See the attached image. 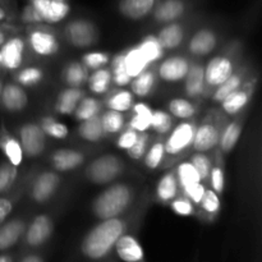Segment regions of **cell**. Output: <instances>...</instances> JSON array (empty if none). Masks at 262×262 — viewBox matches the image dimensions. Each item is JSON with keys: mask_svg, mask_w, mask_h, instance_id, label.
I'll list each match as a JSON object with an SVG mask.
<instances>
[{"mask_svg": "<svg viewBox=\"0 0 262 262\" xmlns=\"http://www.w3.org/2000/svg\"><path fill=\"white\" fill-rule=\"evenodd\" d=\"M158 82V74L155 71L147 68L142 73L130 81V92L138 97H147L154 91Z\"/></svg>", "mask_w": 262, "mask_h": 262, "instance_id": "28", "label": "cell"}, {"mask_svg": "<svg viewBox=\"0 0 262 262\" xmlns=\"http://www.w3.org/2000/svg\"><path fill=\"white\" fill-rule=\"evenodd\" d=\"M156 199L160 204H170L179 194L178 179H177L176 170H170L161 176V178L156 184Z\"/></svg>", "mask_w": 262, "mask_h": 262, "instance_id": "25", "label": "cell"}, {"mask_svg": "<svg viewBox=\"0 0 262 262\" xmlns=\"http://www.w3.org/2000/svg\"><path fill=\"white\" fill-rule=\"evenodd\" d=\"M209 183L212 191L219 194V196H222L225 189V174L224 169L219 163L216 165H212L211 171H210Z\"/></svg>", "mask_w": 262, "mask_h": 262, "instance_id": "52", "label": "cell"}, {"mask_svg": "<svg viewBox=\"0 0 262 262\" xmlns=\"http://www.w3.org/2000/svg\"><path fill=\"white\" fill-rule=\"evenodd\" d=\"M100 119H101V125L105 135H115L124 129L125 117L123 115V113L107 109L104 114L100 115Z\"/></svg>", "mask_w": 262, "mask_h": 262, "instance_id": "41", "label": "cell"}, {"mask_svg": "<svg viewBox=\"0 0 262 262\" xmlns=\"http://www.w3.org/2000/svg\"><path fill=\"white\" fill-rule=\"evenodd\" d=\"M199 206L201 207L202 211H204L210 219H212V217L216 216V215L219 214L220 209H222L220 196L217 193H215L211 188H206L204 197H202Z\"/></svg>", "mask_w": 262, "mask_h": 262, "instance_id": "46", "label": "cell"}, {"mask_svg": "<svg viewBox=\"0 0 262 262\" xmlns=\"http://www.w3.org/2000/svg\"><path fill=\"white\" fill-rule=\"evenodd\" d=\"M20 191H18V193L8 192V193L0 196V225L7 222L8 217L10 216V214L13 212V209H14L15 202L18 201Z\"/></svg>", "mask_w": 262, "mask_h": 262, "instance_id": "51", "label": "cell"}, {"mask_svg": "<svg viewBox=\"0 0 262 262\" xmlns=\"http://www.w3.org/2000/svg\"><path fill=\"white\" fill-rule=\"evenodd\" d=\"M138 48H140L141 53L143 54V56H145V59L148 61L150 66L161 60L164 58V53H165V50L160 45L155 35L145 36L141 40V42L138 43Z\"/></svg>", "mask_w": 262, "mask_h": 262, "instance_id": "36", "label": "cell"}, {"mask_svg": "<svg viewBox=\"0 0 262 262\" xmlns=\"http://www.w3.org/2000/svg\"><path fill=\"white\" fill-rule=\"evenodd\" d=\"M7 32H5L4 30H3L2 27H0V46L3 45V43L5 42V41H7Z\"/></svg>", "mask_w": 262, "mask_h": 262, "instance_id": "57", "label": "cell"}, {"mask_svg": "<svg viewBox=\"0 0 262 262\" xmlns=\"http://www.w3.org/2000/svg\"><path fill=\"white\" fill-rule=\"evenodd\" d=\"M256 86H257V78H251L247 82L245 81V83L239 89H237L232 94L228 95L220 102L223 107V112L227 113L228 115L239 114L250 104L251 99H252L253 94L256 91Z\"/></svg>", "mask_w": 262, "mask_h": 262, "instance_id": "11", "label": "cell"}, {"mask_svg": "<svg viewBox=\"0 0 262 262\" xmlns=\"http://www.w3.org/2000/svg\"><path fill=\"white\" fill-rule=\"evenodd\" d=\"M196 128L197 123L189 119H186L184 122L179 123L177 127H174L164 143L165 154L170 156L181 155L187 148L192 147Z\"/></svg>", "mask_w": 262, "mask_h": 262, "instance_id": "6", "label": "cell"}, {"mask_svg": "<svg viewBox=\"0 0 262 262\" xmlns=\"http://www.w3.org/2000/svg\"><path fill=\"white\" fill-rule=\"evenodd\" d=\"M245 79L246 71H242V69H241V71L234 72L229 78L225 79L219 87H216V89L212 91V100H214L215 102H222L228 95H230L233 91L239 89V87L245 83Z\"/></svg>", "mask_w": 262, "mask_h": 262, "instance_id": "33", "label": "cell"}, {"mask_svg": "<svg viewBox=\"0 0 262 262\" xmlns=\"http://www.w3.org/2000/svg\"><path fill=\"white\" fill-rule=\"evenodd\" d=\"M127 230V222L120 217L101 220L86 234L82 252L91 260H101L114 248L115 243Z\"/></svg>", "mask_w": 262, "mask_h": 262, "instance_id": "1", "label": "cell"}, {"mask_svg": "<svg viewBox=\"0 0 262 262\" xmlns=\"http://www.w3.org/2000/svg\"><path fill=\"white\" fill-rule=\"evenodd\" d=\"M84 91L78 87H67L58 95L55 102V112L61 115H72L77 105L84 97Z\"/></svg>", "mask_w": 262, "mask_h": 262, "instance_id": "27", "label": "cell"}, {"mask_svg": "<svg viewBox=\"0 0 262 262\" xmlns=\"http://www.w3.org/2000/svg\"><path fill=\"white\" fill-rule=\"evenodd\" d=\"M135 104V96L128 90H118L114 91L105 101V106L115 112L125 113L132 109Z\"/></svg>", "mask_w": 262, "mask_h": 262, "instance_id": "37", "label": "cell"}, {"mask_svg": "<svg viewBox=\"0 0 262 262\" xmlns=\"http://www.w3.org/2000/svg\"><path fill=\"white\" fill-rule=\"evenodd\" d=\"M138 135H140V133H138L137 130L127 127L124 130L120 132L119 137H118L117 142H115L117 143V147L120 148V150H129V148L135 145L136 141H137Z\"/></svg>", "mask_w": 262, "mask_h": 262, "instance_id": "54", "label": "cell"}, {"mask_svg": "<svg viewBox=\"0 0 262 262\" xmlns=\"http://www.w3.org/2000/svg\"><path fill=\"white\" fill-rule=\"evenodd\" d=\"M165 156V148H164V142L158 141L154 143L150 148H147L145 156H143V163L146 168L155 170L161 165Z\"/></svg>", "mask_w": 262, "mask_h": 262, "instance_id": "47", "label": "cell"}, {"mask_svg": "<svg viewBox=\"0 0 262 262\" xmlns=\"http://www.w3.org/2000/svg\"><path fill=\"white\" fill-rule=\"evenodd\" d=\"M77 130H78L79 137L87 142H100L106 136L102 129L100 114L87 120H82Z\"/></svg>", "mask_w": 262, "mask_h": 262, "instance_id": "32", "label": "cell"}, {"mask_svg": "<svg viewBox=\"0 0 262 262\" xmlns=\"http://www.w3.org/2000/svg\"><path fill=\"white\" fill-rule=\"evenodd\" d=\"M7 17H8L7 10H5L4 8H3V5L0 4V22H3L4 19H7Z\"/></svg>", "mask_w": 262, "mask_h": 262, "instance_id": "58", "label": "cell"}, {"mask_svg": "<svg viewBox=\"0 0 262 262\" xmlns=\"http://www.w3.org/2000/svg\"><path fill=\"white\" fill-rule=\"evenodd\" d=\"M20 19L25 23H28V25H37V23H41L37 13H36V10L33 9L31 4H27L23 8L22 13H20Z\"/></svg>", "mask_w": 262, "mask_h": 262, "instance_id": "55", "label": "cell"}, {"mask_svg": "<svg viewBox=\"0 0 262 262\" xmlns=\"http://www.w3.org/2000/svg\"><path fill=\"white\" fill-rule=\"evenodd\" d=\"M19 142L22 146L23 154L27 158H38L45 151L46 135L37 123H25L18 129Z\"/></svg>", "mask_w": 262, "mask_h": 262, "instance_id": "7", "label": "cell"}, {"mask_svg": "<svg viewBox=\"0 0 262 262\" xmlns=\"http://www.w3.org/2000/svg\"><path fill=\"white\" fill-rule=\"evenodd\" d=\"M0 262H13L9 255H0Z\"/></svg>", "mask_w": 262, "mask_h": 262, "instance_id": "59", "label": "cell"}, {"mask_svg": "<svg viewBox=\"0 0 262 262\" xmlns=\"http://www.w3.org/2000/svg\"><path fill=\"white\" fill-rule=\"evenodd\" d=\"M89 89L92 94L104 95L109 92L110 86H112V72L107 68H100L94 71V73L90 74L89 79Z\"/></svg>", "mask_w": 262, "mask_h": 262, "instance_id": "35", "label": "cell"}, {"mask_svg": "<svg viewBox=\"0 0 262 262\" xmlns=\"http://www.w3.org/2000/svg\"><path fill=\"white\" fill-rule=\"evenodd\" d=\"M28 4L36 10L41 23L49 25L61 22L71 12L68 0H30Z\"/></svg>", "mask_w": 262, "mask_h": 262, "instance_id": "9", "label": "cell"}, {"mask_svg": "<svg viewBox=\"0 0 262 262\" xmlns=\"http://www.w3.org/2000/svg\"><path fill=\"white\" fill-rule=\"evenodd\" d=\"M89 76V69L78 61L69 63L63 73L64 82L68 84V87H78V89H81V86L87 83Z\"/></svg>", "mask_w": 262, "mask_h": 262, "instance_id": "34", "label": "cell"}, {"mask_svg": "<svg viewBox=\"0 0 262 262\" xmlns=\"http://www.w3.org/2000/svg\"><path fill=\"white\" fill-rule=\"evenodd\" d=\"M0 69H3L2 68V53H0Z\"/></svg>", "mask_w": 262, "mask_h": 262, "instance_id": "61", "label": "cell"}, {"mask_svg": "<svg viewBox=\"0 0 262 262\" xmlns=\"http://www.w3.org/2000/svg\"><path fill=\"white\" fill-rule=\"evenodd\" d=\"M235 72V63L233 56H214L205 67V92L209 96L210 92L219 87L225 79L229 78Z\"/></svg>", "mask_w": 262, "mask_h": 262, "instance_id": "4", "label": "cell"}, {"mask_svg": "<svg viewBox=\"0 0 262 262\" xmlns=\"http://www.w3.org/2000/svg\"><path fill=\"white\" fill-rule=\"evenodd\" d=\"M20 262H43V261H42V258L38 257V256L32 255V256H27V257L23 258Z\"/></svg>", "mask_w": 262, "mask_h": 262, "instance_id": "56", "label": "cell"}, {"mask_svg": "<svg viewBox=\"0 0 262 262\" xmlns=\"http://www.w3.org/2000/svg\"><path fill=\"white\" fill-rule=\"evenodd\" d=\"M184 81V91L189 99H197L205 92V67L193 63L189 67Z\"/></svg>", "mask_w": 262, "mask_h": 262, "instance_id": "24", "label": "cell"}, {"mask_svg": "<svg viewBox=\"0 0 262 262\" xmlns=\"http://www.w3.org/2000/svg\"><path fill=\"white\" fill-rule=\"evenodd\" d=\"M110 63H112V82L117 87H125L130 83L132 78L128 76L127 69H125L124 64V53H119L115 56H113V59H110Z\"/></svg>", "mask_w": 262, "mask_h": 262, "instance_id": "40", "label": "cell"}, {"mask_svg": "<svg viewBox=\"0 0 262 262\" xmlns=\"http://www.w3.org/2000/svg\"><path fill=\"white\" fill-rule=\"evenodd\" d=\"M174 118L165 110H152V118H151V127L155 132L160 135L170 132L173 129Z\"/></svg>", "mask_w": 262, "mask_h": 262, "instance_id": "45", "label": "cell"}, {"mask_svg": "<svg viewBox=\"0 0 262 262\" xmlns=\"http://www.w3.org/2000/svg\"><path fill=\"white\" fill-rule=\"evenodd\" d=\"M177 179H178L179 188L181 192L186 197H189V194L197 188L201 183V179H200L199 173L194 169V166L192 165L191 161H183V163L179 164L176 169Z\"/></svg>", "mask_w": 262, "mask_h": 262, "instance_id": "23", "label": "cell"}, {"mask_svg": "<svg viewBox=\"0 0 262 262\" xmlns=\"http://www.w3.org/2000/svg\"><path fill=\"white\" fill-rule=\"evenodd\" d=\"M2 68L7 71H17L22 67L26 54V41L19 36L7 38L0 46Z\"/></svg>", "mask_w": 262, "mask_h": 262, "instance_id": "14", "label": "cell"}, {"mask_svg": "<svg viewBox=\"0 0 262 262\" xmlns=\"http://www.w3.org/2000/svg\"><path fill=\"white\" fill-rule=\"evenodd\" d=\"M45 78V72L40 67H26L14 74V82L22 87H35Z\"/></svg>", "mask_w": 262, "mask_h": 262, "instance_id": "38", "label": "cell"}, {"mask_svg": "<svg viewBox=\"0 0 262 262\" xmlns=\"http://www.w3.org/2000/svg\"><path fill=\"white\" fill-rule=\"evenodd\" d=\"M189 67H191V61L186 56L173 55L161 61L160 66L158 67L156 74L164 82L176 83V82H181L186 78Z\"/></svg>", "mask_w": 262, "mask_h": 262, "instance_id": "13", "label": "cell"}, {"mask_svg": "<svg viewBox=\"0 0 262 262\" xmlns=\"http://www.w3.org/2000/svg\"><path fill=\"white\" fill-rule=\"evenodd\" d=\"M53 230L54 223L51 217L45 214L37 215L28 227L27 233H26V243L30 247H38L51 237Z\"/></svg>", "mask_w": 262, "mask_h": 262, "instance_id": "16", "label": "cell"}, {"mask_svg": "<svg viewBox=\"0 0 262 262\" xmlns=\"http://www.w3.org/2000/svg\"><path fill=\"white\" fill-rule=\"evenodd\" d=\"M148 140H150V136H148L147 133H140L135 145H133L129 150H127L128 156H129L132 160H140V159H142L143 156H145L146 151H147Z\"/></svg>", "mask_w": 262, "mask_h": 262, "instance_id": "53", "label": "cell"}, {"mask_svg": "<svg viewBox=\"0 0 262 262\" xmlns=\"http://www.w3.org/2000/svg\"><path fill=\"white\" fill-rule=\"evenodd\" d=\"M115 252L124 262H145V253L137 238L130 234L120 235L114 246Z\"/></svg>", "mask_w": 262, "mask_h": 262, "instance_id": "20", "label": "cell"}, {"mask_svg": "<svg viewBox=\"0 0 262 262\" xmlns=\"http://www.w3.org/2000/svg\"><path fill=\"white\" fill-rule=\"evenodd\" d=\"M184 27L183 25L178 22H170L166 23L159 33L156 35L159 42L163 46L164 50H174V49L179 48L181 43L184 40Z\"/></svg>", "mask_w": 262, "mask_h": 262, "instance_id": "26", "label": "cell"}, {"mask_svg": "<svg viewBox=\"0 0 262 262\" xmlns=\"http://www.w3.org/2000/svg\"><path fill=\"white\" fill-rule=\"evenodd\" d=\"M18 178V168L9 161H0V196L13 189Z\"/></svg>", "mask_w": 262, "mask_h": 262, "instance_id": "43", "label": "cell"}, {"mask_svg": "<svg viewBox=\"0 0 262 262\" xmlns=\"http://www.w3.org/2000/svg\"><path fill=\"white\" fill-rule=\"evenodd\" d=\"M132 117H130L128 127L137 130L138 133L146 132L151 127V118H152V109L146 102H136L132 106Z\"/></svg>", "mask_w": 262, "mask_h": 262, "instance_id": "30", "label": "cell"}, {"mask_svg": "<svg viewBox=\"0 0 262 262\" xmlns=\"http://www.w3.org/2000/svg\"><path fill=\"white\" fill-rule=\"evenodd\" d=\"M59 184H60V177L55 171H42L33 181L31 187V199L36 204H45L50 201L51 197L56 193Z\"/></svg>", "mask_w": 262, "mask_h": 262, "instance_id": "12", "label": "cell"}, {"mask_svg": "<svg viewBox=\"0 0 262 262\" xmlns=\"http://www.w3.org/2000/svg\"><path fill=\"white\" fill-rule=\"evenodd\" d=\"M186 12L183 0H159L154 8V18L158 23L176 22Z\"/></svg>", "mask_w": 262, "mask_h": 262, "instance_id": "21", "label": "cell"}, {"mask_svg": "<svg viewBox=\"0 0 262 262\" xmlns=\"http://www.w3.org/2000/svg\"><path fill=\"white\" fill-rule=\"evenodd\" d=\"M28 45L38 56H53L59 53V41L50 30L43 27H32L28 30Z\"/></svg>", "mask_w": 262, "mask_h": 262, "instance_id": "10", "label": "cell"}, {"mask_svg": "<svg viewBox=\"0 0 262 262\" xmlns=\"http://www.w3.org/2000/svg\"><path fill=\"white\" fill-rule=\"evenodd\" d=\"M135 201V189L128 183H112L97 194L92 201L91 209L100 220L119 217Z\"/></svg>", "mask_w": 262, "mask_h": 262, "instance_id": "2", "label": "cell"}, {"mask_svg": "<svg viewBox=\"0 0 262 262\" xmlns=\"http://www.w3.org/2000/svg\"><path fill=\"white\" fill-rule=\"evenodd\" d=\"M28 95L15 82L4 83L0 96V107L7 113H20L27 107Z\"/></svg>", "mask_w": 262, "mask_h": 262, "instance_id": "15", "label": "cell"}, {"mask_svg": "<svg viewBox=\"0 0 262 262\" xmlns=\"http://www.w3.org/2000/svg\"><path fill=\"white\" fill-rule=\"evenodd\" d=\"M217 45V35L210 28H201L193 33L188 42V51L194 56H206L215 50Z\"/></svg>", "mask_w": 262, "mask_h": 262, "instance_id": "18", "label": "cell"}, {"mask_svg": "<svg viewBox=\"0 0 262 262\" xmlns=\"http://www.w3.org/2000/svg\"><path fill=\"white\" fill-rule=\"evenodd\" d=\"M159 0H120L119 12L123 17L130 20H141L147 17Z\"/></svg>", "mask_w": 262, "mask_h": 262, "instance_id": "22", "label": "cell"}, {"mask_svg": "<svg viewBox=\"0 0 262 262\" xmlns=\"http://www.w3.org/2000/svg\"><path fill=\"white\" fill-rule=\"evenodd\" d=\"M40 127L42 128L46 136L55 140H64L69 135L68 127L64 123L58 122L54 117H43L41 119Z\"/></svg>", "mask_w": 262, "mask_h": 262, "instance_id": "44", "label": "cell"}, {"mask_svg": "<svg viewBox=\"0 0 262 262\" xmlns=\"http://www.w3.org/2000/svg\"><path fill=\"white\" fill-rule=\"evenodd\" d=\"M3 86H4V81H3V79L0 78V96H2V90H3Z\"/></svg>", "mask_w": 262, "mask_h": 262, "instance_id": "60", "label": "cell"}, {"mask_svg": "<svg viewBox=\"0 0 262 262\" xmlns=\"http://www.w3.org/2000/svg\"><path fill=\"white\" fill-rule=\"evenodd\" d=\"M124 64L127 73L130 78H135L138 74L142 73L147 68H150V64L146 60L143 54L141 53L138 45L130 46V48L125 49L124 51Z\"/></svg>", "mask_w": 262, "mask_h": 262, "instance_id": "31", "label": "cell"}, {"mask_svg": "<svg viewBox=\"0 0 262 262\" xmlns=\"http://www.w3.org/2000/svg\"><path fill=\"white\" fill-rule=\"evenodd\" d=\"M51 165L56 171H71L81 166L86 160V155L72 148H59L51 155Z\"/></svg>", "mask_w": 262, "mask_h": 262, "instance_id": "19", "label": "cell"}, {"mask_svg": "<svg viewBox=\"0 0 262 262\" xmlns=\"http://www.w3.org/2000/svg\"><path fill=\"white\" fill-rule=\"evenodd\" d=\"M243 130V122L242 119H235L230 122L229 124L225 125L220 133V140H219V147L220 150L224 154L230 152L234 150L237 146L238 141H239L241 135Z\"/></svg>", "mask_w": 262, "mask_h": 262, "instance_id": "29", "label": "cell"}, {"mask_svg": "<svg viewBox=\"0 0 262 262\" xmlns=\"http://www.w3.org/2000/svg\"><path fill=\"white\" fill-rule=\"evenodd\" d=\"M170 209L173 210L174 214L179 215V216H192V215L196 214V209H194V205L192 204L191 200L188 197L184 196L183 193L181 196H177L173 201L170 202Z\"/></svg>", "mask_w": 262, "mask_h": 262, "instance_id": "50", "label": "cell"}, {"mask_svg": "<svg viewBox=\"0 0 262 262\" xmlns=\"http://www.w3.org/2000/svg\"><path fill=\"white\" fill-rule=\"evenodd\" d=\"M101 113V102L94 97L84 96L77 105L73 115L77 120H87L92 117H96Z\"/></svg>", "mask_w": 262, "mask_h": 262, "instance_id": "42", "label": "cell"}, {"mask_svg": "<svg viewBox=\"0 0 262 262\" xmlns=\"http://www.w3.org/2000/svg\"><path fill=\"white\" fill-rule=\"evenodd\" d=\"M124 170V164L117 155H102L92 160L86 168L84 176L89 182L99 186L112 184Z\"/></svg>", "mask_w": 262, "mask_h": 262, "instance_id": "3", "label": "cell"}, {"mask_svg": "<svg viewBox=\"0 0 262 262\" xmlns=\"http://www.w3.org/2000/svg\"><path fill=\"white\" fill-rule=\"evenodd\" d=\"M0 151L4 155L5 160L9 161L12 165L19 166L23 163V154L22 146L18 138H15L12 133L8 130L4 123L0 124Z\"/></svg>", "mask_w": 262, "mask_h": 262, "instance_id": "17", "label": "cell"}, {"mask_svg": "<svg viewBox=\"0 0 262 262\" xmlns=\"http://www.w3.org/2000/svg\"><path fill=\"white\" fill-rule=\"evenodd\" d=\"M222 133V123L219 119H214L211 114L197 125L194 133L192 148L194 152H207L217 146Z\"/></svg>", "mask_w": 262, "mask_h": 262, "instance_id": "8", "label": "cell"}, {"mask_svg": "<svg viewBox=\"0 0 262 262\" xmlns=\"http://www.w3.org/2000/svg\"><path fill=\"white\" fill-rule=\"evenodd\" d=\"M192 165L199 173L201 182H209L210 171L212 168V160L206 155V152H194L191 156Z\"/></svg>", "mask_w": 262, "mask_h": 262, "instance_id": "48", "label": "cell"}, {"mask_svg": "<svg viewBox=\"0 0 262 262\" xmlns=\"http://www.w3.org/2000/svg\"><path fill=\"white\" fill-rule=\"evenodd\" d=\"M110 55L105 51H90L82 56V64L89 71H96V69L104 68L110 61Z\"/></svg>", "mask_w": 262, "mask_h": 262, "instance_id": "49", "label": "cell"}, {"mask_svg": "<svg viewBox=\"0 0 262 262\" xmlns=\"http://www.w3.org/2000/svg\"><path fill=\"white\" fill-rule=\"evenodd\" d=\"M64 36L72 46L77 49H89L99 40L97 27L89 19L71 20L64 27Z\"/></svg>", "mask_w": 262, "mask_h": 262, "instance_id": "5", "label": "cell"}, {"mask_svg": "<svg viewBox=\"0 0 262 262\" xmlns=\"http://www.w3.org/2000/svg\"><path fill=\"white\" fill-rule=\"evenodd\" d=\"M168 112L173 118L186 120L192 119L197 113V109L193 102L188 101L186 99H182V97H176V99L169 101Z\"/></svg>", "mask_w": 262, "mask_h": 262, "instance_id": "39", "label": "cell"}]
</instances>
